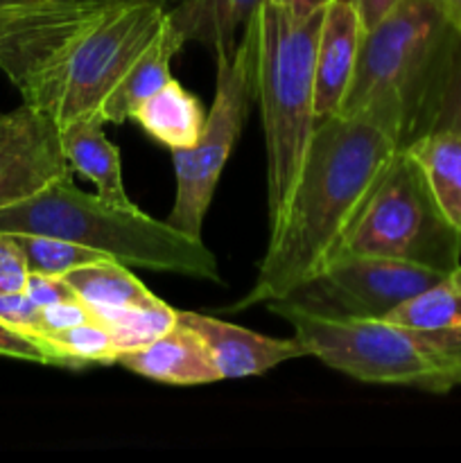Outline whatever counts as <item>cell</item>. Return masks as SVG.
I'll use <instances>...</instances> for the list:
<instances>
[{"instance_id":"obj_1","label":"cell","mask_w":461,"mask_h":463,"mask_svg":"<svg viewBox=\"0 0 461 463\" xmlns=\"http://www.w3.org/2000/svg\"><path fill=\"white\" fill-rule=\"evenodd\" d=\"M400 149L398 140L369 116L319 118L292 193L269 222L256 283L233 310L287 297L330 265Z\"/></svg>"},{"instance_id":"obj_2","label":"cell","mask_w":461,"mask_h":463,"mask_svg":"<svg viewBox=\"0 0 461 463\" xmlns=\"http://www.w3.org/2000/svg\"><path fill=\"white\" fill-rule=\"evenodd\" d=\"M459 34L434 0H398L364 30L337 113L373 118L405 149L429 131L438 84Z\"/></svg>"},{"instance_id":"obj_3","label":"cell","mask_w":461,"mask_h":463,"mask_svg":"<svg viewBox=\"0 0 461 463\" xmlns=\"http://www.w3.org/2000/svg\"><path fill=\"white\" fill-rule=\"evenodd\" d=\"M0 231L52 235L95 249L127 267L221 283L215 253L202 238L145 215L134 203L120 206L99 194L81 193L72 179L0 208Z\"/></svg>"},{"instance_id":"obj_4","label":"cell","mask_w":461,"mask_h":463,"mask_svg":"<svg viewBox=\"0 0 461 463\" xmlns=\"http://www.w3.org/2000/svg\"><path fill=\"white\" fill-rule=\"evenodd\" d=\"M325 9L307 16L287 0H262L251 16L256 32L253 99L260 107L267 152V215L276 220L296 181L316 127L315 54Z\"/></svg>"},{"instance_id":"obj_5","label":"cell","mask_w":461,"mask_h":463,"mask_svg":"<svg viewBox=\"0 0 461 463\" xmlns=\"http://www.w3.org/2000/svg\"><path fill=\"white\" fill-rule=\"evenodd\" d=\"M167 12L158 3L99 5L93 16L27 80L23 102L59 127L77 118L102 116L104 99L158 34Z\"/></svg>"},{"instance_id":"obj_6","label":"cell","mask_w":461,"mask_h":463,"mask_svg":"<svg viewBox=\"0 0 461 463\" xmlns=\"http://www.w3.org/2000/svg\"><path fill=\"white\" fill-rule=\"evenodd\" d=\"M339 256L389 258L443 274L461 267V233L443 215L423 170L405 149L393 156Z\"/></svg>"},{"instance_id":"obj_7","label":"cell","mask_w":461,"mask_h":463,"mask_svg":"<svg viewBox=\"0 0 461 463\" xmlns=\"http://www.w3.org/2000/svg\"><path fill=\"white\" fill-rule=\"evenodd\" d=\"M253 52L256 32L249 18L238 43L215 48V99L199 140L190 149L172 152L176 197L167 222L193 238H202L203 217L253 102Z\"/></svg>"},{"instance_id":"obj_8","label":"cell","mask_w":461,"mask_h":463,"mask_svg":"<svg viewBox=\"0 0 461 463\" xmlns=\"http://www.w3.org/2000/svg\"><path fill=\"white\" fill-rule=\"evenodd\" d=\"M443 276V271L389 258L339 256L276 301L325 319H387L402 301Z\"/></svg>"},{"instance_id":"obj_9","label":"cell","mask_w":461,"mask_h":463,"mask_svg":"<svg viewBox=\"0 0 461 463\" xmlns=\"http://www.w3.org/2000/svg\"><path fill=\"white\" fill-rule=\"evenodd\" d=\"M72 175L61 129L52 118L25 102L0 113V208L34 197Z\"/></svg>"},{"instance_id":"obj_10","label":"cell","mask_w":461,"mask_h":463,"mask_svg":"<svg viewBox=\"0 0 461 463\" xmlns=\"http://www.w3.org/2000/svg\"><path fill=\"white\" fill-rule=\"evenodd\" d=\"M98 7V3L0 7V71L21 90Z\"/></svg>"},{"instance_id":"obj_11","label":"cell","mask_w":461,"mask_h":463,"mask_svg":"<svg viewBox=\"0 0 461 463\" xmlns=\"http://www.w3.org/2000/svg\"><path fill=\"white\" fill-rule=\"evenodd\" d=\"M176 321L202 339L217 373H220V380L262 375L283 362L306 357V351L296 342V337H267V335L253 333L242 326L217 319V317L199 315V312L176 310Z\"/></svg>"},{"instance_id":"obj_12","label":"cell","mask_w":461,"mask_h":463,"mask_svg":"<svg viewBox=\"0 0 461 463\" xmlns=\"http://www.w3.org/2000/svg\"><path fill=\"white\" fill-rule=\"evenodd\" d=\"M364 30L355 0H330L321 21L315 54L316 118L334 116L342 107L355 72Z\"/></svg>"},{"instance_id":"obj_13","label":"cell","mask_w":461,"mask_h":463,"mask_svg":"<svg viewBox=\"0 0 461 463\" xmlns=\"http://www.w3.org/2000/svg\"><path fill=\"white\" fill-rule=\"evenodd\" d=\"M116 364L125 366L140 378L163 384H179V387L211 384L220 380L202 339L179 321L174 328L147 346L122 353Z\"/></svg>"},{"instance_id":"obj_14","label":"cell","mask_w":461,"mask_h":463,"mask_svg":"<svg viewBox=\"0 0 461 463\" xmlns=\"http://www.w3.org/2000/svg\"><path fill=\"white\" fill-rule=\"evenodd\" d=\"M104 127H107V120L99 113L77 118L59 127L63 152L71 161L72 172L89 179L99 197L120 203V206H129L131 202L127 197L125 181H122L120 152L108 140Z\"/></svg>"},{"instance_id":"obj_15","label":"cell","mask_w":461,"mask_h":463,"mask_svg":"<svg viewBox=\"0 0 461 463\" xmlns=\"http://www.w3.org/2000/svg\"><path fill=\"white\" fill-rule=\"evenodd\" d=\"M183 43L185 41L181 39L167 16L158 34L145 45L143 52L127 68L111 95L104 99L102 118L107 120V125H122V122L131 120L136 109L172 80L170 63L174 54L183 48Z\"/></svg>"},{"instance_id":"obj_16","label":"cell","mask_w":461,"mask_h":463,"mask_svg":"<svg viewBox=\"0 0 461 463\" xmlns=\"http://www.w3.org/2000/svg\"><path fill=\"white\" fill-rule=\"evenodd\" d=\"M131 120L138 122L147 136L165 145L170 152L190 149L203 129V109L193 93L176 80H170L161 90L145 99L134 111Z\"/></svg>"},{"instance_id":"obj_17","label":"cell","mask_w":461,"mask_h":463,"mask_svg":"<svg viewBox=\"0 0 461 463\" xmlns=\"http://www.w3.org/2000/svg\"><path fill=\"white\" fill-rule=\"evenodd\" d=\"M419 163L438 208L461 233V134L428 131L405 147Z\"/></svg>"},{"instance_id":"obj_18","label":"cell","mask_w":461,"mask_h":463,"mask_svg":"<svg viewBox=\"0 0 461 463\" xmlns=\"http://www.w3.org/2000/svg\"><path fill=\"white\" fill-rule=\"evenodd\" d=\"M63 279L89 307L149 306L158 301L156 294L149 292L140 279L131 274L129 267L111 258L80 267Z\"/></svg>"},{"instance_id":"obj_19","label":"cell","mask_w":461,"mask_h":463,"mask_svg":"<svg viewBox=\"0 0 461 463\" xmlns=\"http://www.w3.org/2000/svg\"><path fill=\"white\" fill-rule=\"evenodd\" d=\"M387 321L416 330H438L461 326V267L438 283L402 301Z\"/></svg>"},{"instance_id":"obj_20","label":"cell","mask_w":461,"mask_h":463,"mask_svg":"<svg viewBox=\"0 0 461 463\" xmlns=\"http://www.w3.org/2000/svg\"><path fill=\"white\" fill-rule=\"evenodd\" d=\"M90 312L93 319L111 333L120 355L147 346L176 326V310L161 298L149 306L90 307Z\"/></svg>"},{"instance_id":"obj_21","label":"cell","mask_w":461,"mask_h":463,"mask_svg":"<svg viewBox=\"0 0 461 463\" xmlns=\"http://www.w3.org/2000/svg\"><path fill=\"white\" fill-rule=\"evenodd\" d=\"M52 357V366L80 371L90 364H116L118 351L111 333L95 319L71 328L48 333L39 339Z\"/></svg>"},{"instance_id":"obj_22","label":"cell","mask_w":461,"mask_h":463,"mask_svg":"<svg viewBox=\"0 0 461 463\" xmlns=\"http://www.w3.org/2000/svg\"><path fill=\"white\" fill-rule=\"evenodd\" d=\"M25 253L27 267L32 274L45 276H66L80 267L93 265V262L107 260L108 256L95 251V249L81 247L71 240L52 238V235H30L12 233ZM113 260V258H111Z\"/></svg>"},{"instance_id":"obj_23","label":"cell","mask_w":461,"mask_h":463,"mask_svg":"<svg viewBox=\"0 0 461 463\" xmlns=\"http://www.w3.org/2000/svg\"><path fill=\"white\" fill-rule=\"evenodd\" d=\"M229 3L230 0H179V5L167 12V16L185 43L199 41L212 48L220 39Z\"/></svg>"},{"instance_id":"obj_24","label":"cell","mask_w":461,"mask_h":463,"mask_svg":"<svg viewBox=\"0 0 461 463\" xmlns=\"http://www.w3.org/2000/svg\"><path fill=\"white\" fill-rule=\"evenodd\" d=\"M456 131L461 134V34L452 45L446 72L438 84L437 102H434L429 131Z\"/></svg>"},{"instance_id":"obj_25","label":"cell","mask_w":461,"mask_h":463,"mask_svg":"<svg viewBox=\"0 0 461 463\" xmlns=\"http://www.w3.org/2000/svg\"><path fill=\"white\" fill-rule=\"evenodd\" d=\"M0 321L36 342L41 335V306L23 292L0 294Z\"/></svg>"},{"instance_id":"obj_26","label":"cell","mask_w":461,"mask_h":463,"mask_svg":"<svg viewBox=\"0 0 461 463\" xmlns=\"http://www.w3.org/2000/svg\"><path fill=\"white\" fill-rule=\"evenodd\" d=\"M30 279L25 253L12 233L0 231V294L23 292Z\"/></svg>"},{"instance_id":"obj_27","label":"cell","mask_w":461,"mask_h":463,"mask_svg":"<svg viewBox=\"0 0 461 463\" xmlns=\"http://www.w3.org/2000/svg\"><path fill=\"white\" fill-rule=\"evenodd\" d=\"M90 319H93V312H90V307L86 306L80 297L68 298V301L52 303V306H45L41 307L39 339L48 333H57V330L71 328V326L86 324V321ZM39 339H36V342H39Z\"/></svg>"},{"instance_id":"obj_28","label":"cell","mask_w":461,"mask_h":463,"mask_svg":"<svg viewBox=\"0 0 461 463\" xmlns=\"http://www.w3.org/2000/svg\"><path fill=\"white\" fill-rule=\"evenodd\" d=\"M0 355L52 366V357H50V353L39 342H34L27 335L18 333V330H12L3 321H0Z\"/></svg>"},{"instance_id":"obj_29","label":"cell","mask_w":461,"mask_h":463,"mask_svg":"<svg viewBox=\"0 0 461 463\" xmlns=\"http://www.w3.org/2000/svg\"><path fill=\"white\" fill-rule=\"evenodd\" d=\"M25 294L36 303V306L45 307L52 306V303L68 301V298H75V289L68 285V280L63 276H45V274H32L27 279Z\"/></svg>"},{"instance_id":"obj_30","label":"cell","mask_w":461,"mask_h":463,"mask_svg":"<svg viewBox=\"0 0 461 463\" xmlns=\"http://www.w3.org/2000/svg\"><path fill=\"white\" fill-rule=\"evenodd\" d=\"M260 5H262V0H230L229 9H226L224 23H221L220 39H217V43L212 45V50L230 48V45L238 43V41H235V36H238V32L247 25L249 18L256 14V9L260 7Z\"/></svg>"},{"instance_id":"obj_31","label":"cell","mask_w":461,"mask_h":463,"mask_svg":"<svg viewBox=\"0 0 461 463\" xmlns=\"http://www.w3.org/2000/svg\"><path fill=\"white\" fill-rule=\"evenodd\" d=\"M396 3L398 0H355L366 30H369L371 25H375V23H378Z\"/></svg>"},{"instance_id":"obj_32","label":"cell","mask_w":461,"mask_h":463,"mask_svg":"<svg viewBox=\"0 0 461 463\" xmlns=\"http://www.w3.org/2000/svg\"><path fill=\"white\" fill-rule=\"evenodd\" d=\"M330 0H287V5L292 7L294 14L298 16H307V14H315L319 9L328 7Z\"/></svg>"},{"instance_id":"obj_33","label":"cell","mask_w":461,"mask_h":463,"mask_svg":"<svg viewBox=\"0 0 461 463\" xmlns=\"http://www.w3.org/2000/svg\"><path fill=\"white\" fill-rule=\"evenodd\" d=\"M93 0H0V7H23V5H84Z\"/></svg>"},{"instance_id":"obj_34","label":"cell","mask_w":461,"mask_h":463,"mask_svg":"<svg viewBox=\"0 0 461 463\" xmlns=\"http://www.w3.org/2000/svg\"><path fill=\"white\" fill-rule=\"evenodd\" d=\"M447 18L461 30V0H434Z\"/></svg>"},{"instance_id":"obj_35","label":"cell","mask_w":461,"mask_h":463,"mask_svg":"<svg viewBox=\"0 0 461 463\" xmlns=\"http://www.w3.org/2000/svg\"><path fill=\"white\" fill-rule=\"evenodd\" d=\"M93 3H98V5H111V3H158V5H163V7H165L167 0H93Z\"/></svg>"}]
</instances>
